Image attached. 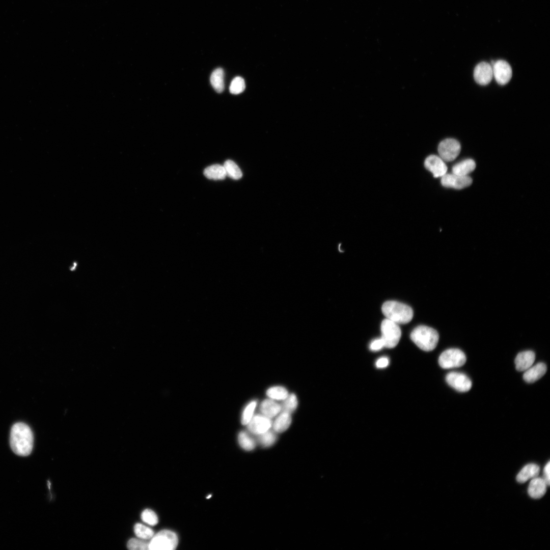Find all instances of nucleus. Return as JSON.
Segmentation results:
<instances>
[{
  "label": "nucleus",
  "mask_w": 550,
  "mask_h": 550,
  "mask_svg": "<svg viewBox=\"0 0 550 550\" xmlns=\"http://www.w3.org/2000/svg\"><path fill=\"white\" fill-rule=\"evenodd\" d=\"M33 432L26 424L18 422L12 426L10 444L14 453L21 456L29 455L33 449Z\"/></svg>",
  "instance_id": "1"
},
{
  "label": "nucleus",
  "mask_w": 550,
  "mask_h": 550,
  "mask_svg": "<svg viewBox=\"0 0 550 550\" xmlns=\"http://www.w3.org/2000/svg\"><path fill=\"white\" fill-rule=\"evenodd\" d=\"M381 310L386 318L398 324L408 323L412 319L414 314L412 309L409 306L394 300L384 302Z\"/></svg>",
  "instance_id": "2"
},
{
  "label": "nucleus",
  "mask_w": 550,
  "mask_h": 550,
  "mask_svg": "<svg viewBox=\"0 0 550 550\" xmlns=\"http://www.w3.org/2000/svg\"><path fill=\"white\" fill-rule=\"evenodd\" d=\"M410 337L418 347L426 351L433 350L436 347L439 339L437 332L426 325H419L415 327Z\"/></svg>",
  "instance_id": "3"
},
{
  "label": "nucleus",
  "mask_w": 550,
  "mask_h": 550,
  "mask_svg": "<svg viewBox=\"0 0 550 550\" xmlns=\"http://www.w3.org/2000/svg\"><path fill=\"white\" fill-rule=\"evenodd\" d=\"M176 534L170 530H162L152 537L149 543V549L173 550L178 544Z\"/></svg>",
  "instance_id": "4"
},
{
  "label": "nucleus",
  "mask_w": 550,
  "mask_h": 550,
  "mask_svg": "<svg viewBox=\"0 0 550 550\" xmlns=\"http://www.w3.org/2000/svg\"><path fill=\"white\" fill-rule=\"evenodd\" d=\"M380 330L384 347L392 348L396 346L401 336L399 324L386 318L381 322Z\"/></svg>",
  "instance_id": "5"
},
{
  "label": "nucleus",
  "mask_w": 550,
  "mask_h": 550,
  "mask_svg": "<svg viewBox=\"0 0 550 550\" xmlns=\"http://www.w3.org/2000/svg\"><path fill=\"white\" fill-rule=\"evenodd\" d=\"M466 361V356L462 351L457 348H450L441 353L438 364L442 368L450 369L462 366Z\"/></svg>",
  "instance_id": "6"
},
{
  "label": "nucleus",
  "mask_w": 550,
  "mask_h": 550,
  "mask_svg": "<svg viewBox=\"0 0 550 550\" xmlns=\"http://www.w3.org/2000/svg\"><path fill=\"white\" fill-rule=\"evenodd\" d=\"M439 156L444 161H452L459 154L461 145L459 142L452 138L446 139L442 141L438 146Z\"/></svg>",
  "instance_id": "7"
},
{
  "label": "nucleus",
  "mask_w": 550,
  "mask_h": 550,
  "mask_svg": "<svg viewBox=\"0 0 550 550\" xmlns=\"http://www.w3.org/2000/svg\"><path fill=\"white\" fill-rule=\"evenodd\" d=\"M493 77L500 85H506L512 76V70L510 64L506 61L499 60L491 64Z\"/></svg>",
  "instance_id": "8"
},
{
  "label": "nucleus",
  "mask_w": 550,
  "mask_h": 550,
  "mask_svg": "<svg viewBox=\"0 0 550 550\" xmlns=\"http://www.w3.org/2000/svg\"><path fill=\"white\" fill-rule=\"evenodd\" d=\"M446 381L450 387L460 392L469 391L472 385L471 379L465 374L459 372L448 373Z\"/></svg>",
  "instance_id": "9"
},
{
  "label": "nucleus",
  "mask_w": 550,
  "mask_h": 550,
  "mask_svg": "<svg viewBox=\"0 0 550 550\" xmlns=\"http://www.w3.org/2000/svg\"><path fill=\"white\" fill-rule=\"evenodd\" d=\"M441 182L444 187L461 189L469 186L472 183V179L469 176L446 173L441 177Z\"/></svg>",
  "instance_id": "10"
},
{
  "label": "nucleus",
  "mask_w": 550,
  "mask_h": 550,
  "mask_svg": "<svg viewBox=\"0 0 550 550\" xmlns=\"http://www.w3.org/2000/svg\"><path fill=\"white\" fill-rule=\"evenodd\" d=\"M473 76L478 84L481 86L488 85L493 78L491 64L486 62L479 63L474 68Z\"/></svg>",
  "instance_id": "11"
},
{
  "label": "nucleus",
  "mask_w": 550,
  "mask_h": 550,
  "mask_svg": "<svg viewBox=\"0 0 550 550\" xmlns=\"http://www.w3.org/2000/svg\"><path fill=\"white\" fill-rule=\"evenodd\" d=\"M424 166L427 170L432 173L435 178L442 177L447 173V167L439 156H428L425 160Z\"/></svg>",
  "instance_id": "12"
},
{
  "label": "nucleus",
  "mask_w": 550,
  "mask_h": 550,
  "mask_svg": "<svg viewBox=\"0 0 550 550\" xmlns=\"http://www.w3.org/2000/svg\"><path fill=\"white\" fill-rule=\"evenodd\" d=\"M247 425L250 432L259 435L269 429L271 426V421L270 418L264 415H257L252 417Z\"/></svg>",
  "instance_id": "13"
},
{
  "label": "nucleus",
  "mask_w": 550,
  "mask_h": 550,
  "mask_svg": "<svg viewBox=\"0 0 550 550\" xmlns=\"http://www.w3.org/2000/svg\"><path fill=\"white\" fill-rule=\"evenodd\" d=\"M547 486V485L543 478L536 477L532 478L529 483L528 494L532 498L540 499L545 493Z\"/></svg>",
  "instance_id": "14"
},
{
  "label": "nucleus",
  "mask_w": 550,
  "mask_h": 550,
  "mask_svg": "<svg viewBox=\"0 0 550 550\" xmlns=\"http://www.w3.org/2000/svg\"><path fill=\"white\" fill-rule=\"evenodd\" d=\"M535 359V354L532 351L519 352L514 360L516 369L518 371H525L533 365Z\"/></svg>",
  "instance_id": "15"
},
{
  "label": "nucleus",
  "mask_w": 550,
  "mask_h": 550,
  "mask_svg": "<svg viewBox=\"0 0 550 550\" xmlns=\"http://www.w3.org/2000/svg\"><path fill=\"white\" fill-rule=\"evenodd\" d=\"M547 367L543 363H539L530 367L525 371L523 374L524 380L528 383H533L541 378L546 373Z\"/></svg>",
  "instance_id": "16"
},
{
  "label": "nucleus",
  "mask_w": 550,
  "mask_h": 550,
  "mask_svg": "<svg viewBox=\"0 0 550 550\" xmlns=\"http://www.w3.org/2000/svg\"><path fill=\"white\" fill-rule=\"evenodd\" d=\"M540 472L539 466L534 463L525 465L518 473L516 480L520 483H524L529 479L537 477Z\"/></svg>",
  "instance_id": "17"
},
{
  "label": "nucleus",
  "mask_w": 550,
  "mask_h": 550,
  "mask_svg": "<svg viewBox=\"0 0 550 550\" xmlns=\"http://www.w3.org/2000/svg\"><path fill=\"white\" fill-rule=\"evenodd\" d=\"M476 168V163L472 159L463 160L453 166L452 173L461 175L468 176Z\"/></svg>",
  "instance_id": "18"
},
{
  "label": "nucleus",
  "mask_w": 550,
  "mask_h": 550,
  "mask_svg": "<svg viewBox=\"0 0 550 550\" xmlns=\"http://www.w3.org/2000/svg\"><path fill=\"white\" fill-rule=\"evenodd\" d=\"M260 410L264 416L271 418L281 410V405L271 399L263 400L260 404Z\"/></svg>",
  "instance_id": "19"
},
{
  "label": "nucleus",
  "mask_w": 550,
  "mask_h": 550,
  "mask_svg": "<svg viewBox=\"0 0 550 550\" xmlns=\"http://www.w3.org/2000/svg\"><path fill=\"white\" fill-rule=\"evenodd\" d=\"M204 175L207 178L213 180H223L227 176L224 166L218 164H213L205 168Z\"/></svg>",
  "instance_id": "20"
},
{
  "label": "nucleus",
  "mask_w": 550,
  "mask_h": 550,
  "mask_svg": "<svg viewBox=\"0 0 550 550\" xmlns=\"http://www.w3.org/2000/svg\"><path fill=\"white\" fill-rule=\"evenodd\" d=\"M210 83L217 93H222L224 89V72L222 68L215 69L212 72L210 78Z\"/></svg>",
  "instance_id": "21"
},
{
  "label": "nucleus",
  "mask_w": 550,
  "mask_h": 550,
  "mask_svg": "<svg viewBox=\"0 0 550 550\" xmlns=\"http://www.w3.org/2000/svg\"><path fill=\"white\" fill-rule=\"evenodd\" d=\"M291 423V417L290 414L282 412L274 421L272 427L276 432H283L287 430Z\"/></svg>",
  "instance_id": "22"
},
{
  "label": "nucleus",
  "mask_w": 550,
  "mask_h": 550,
  "mask_svg": "<svg viewBox=\"0 0 550 550\" xmlns=\"http://www.w3.org/2000/svg\"><path fill=\"white\" fill-rule=\"evenodd\" d=\"M226 176L230 178L238 180L240 179L242 176V173L239 168V167L231 160H227L223 165Z\"/></svg>",
  "instance_id": "23"
},
{
  "label": "nucleus",
  "mask_w": 550,
  "mask_h": 550,
  "mask_svg": "<svg viewBox=\"0 0 550 550\" xmlns=\"http://www.w3.org/2000/svg\"><path fill=\"white\" fill-rule=\"evenodd\" d=\"M238 443L242 448L246 451H251L256 447L255 439L248 433L240 432L238 436Z\"/></svg>",
  "instance_id": "24"
},
{
  "label": "nucleus",
  "mask_w": 550,
  "mask_h": 550,
  "mask_svg": "<svg viewBox=\"0 0 550 550\" xmlns=\"http://www.w3.org/2000/svg\"><path fill=\"white\" fill-rule=\"evenodd\" d=\"M297 406V398L295 394H291L288 395L287 397L284 399V401L281 405V410L282 412H285L290 414L296 409Z\"/></svg>",
  "instance_id": "25"
},
{
  "label": "nucleus",
  "mask_w": 550,
  "mask_h": 550,
  "mask_svg": "<svg viewBox=\"0 0 550 550\" xmlns=\"http://www.w3.org/2000/svg\"><path fill=\"white\" fill-rule=\"evenodd\" d=\"M271 430H267L258 435V442L263 447L272 446L277 440L276 433Z\"/></svg>",
  "instance_id": "26"
},
{
  "label": "nucleus",
  "mask_w": 550,
  "mask_h": 550,
  "mask_svg": "<svg viewBox=\"0 0 550 550\" xmlns=\"http://www.w3.org/2000/svg\"><path fill=\"white\" fill-rule=\"evenodd\" d=\"M267 395L270 398L276 400H284L288 395L287 390L283 387L276 386L268 389L266 391Z\"/></svg>",
  "instance_id": "27"
},
{
  "label": "nucleus",
  "mask_w": 550,
  "mask_h": 550,
  "mask_svg": "<svg viewBox=\"0 0 550 550\" xmlns=\"http://www.w3.org/2000/svg\"><path fill=\"white\" fill-rule=\"evenodd\" d=\"M134 531L136 536L142 539H149L154 536L153 531L150 528L141 524L134 526Z\"/></svg>",
  "instance_id": "28"
},
{
  "label": "nucleus",
  "mask_w": 550,
  "mask_h": 550,
  "mask_svg": "<svg viewBox=\"0 0 550 550\" xmlns=\"http://www.w3.org/2000/svg\"><path fill=\"white\" fill-rule=\"evenodd\" d=\"M245 88L244 80L240 76L235 77L232 80L229 88L230 92L233 94L242 93Z\"/></svg>",
  "instance_id": "29"
},
{
  "label": "nucleus",
  "mask_w": 550,
  "mask_h": 550,
  "mask_svg": "<svg viewBox=\"0 0 550 550\" xmlns=\"http://www.w3.org/2000/svg\"><path fill=\"white\" fill-rule=\"evenodd\" d=\"M256 404V401H252L245 407L241 417V423L243 425H247L253 417Z\"/></svg>",
  "instance_id": "30"
},
{
  "label": "nucleus",
  "mask_w": 550,
  "mask_h": 550,
  "mask_svg": "<svg viewBox=\"0 0 550 550\" xmlns=\"http://www.w3.org/2000/svg\"><path fill=\"white\" fill-rule=\"evenodd\" d=\"M127 547L131 550H146L149 549V543L142 540L132 538L128 541Z\"/></svg>",
  "instance_id": "31"
},
{
  "label": "nucleus",
  "mask_w": 550,
  "mask_h": 550,
  "mask_svg": "<svg viewBox=\"0 0 550 550\" xmlns=\"http://www.w3.org/2000/svg\"><path fill=\"white\" fill-rule=\"evenodd\" d=\"M142 519L150 525H155L158 522V517L156 513L150 509H146L142 513Z\"/></svg>",
  "instance_id": "32"
},
{
  "label": "nucleus",
  "mask_w": 550,
  "mask_h": 550,
  "mask_svg": "<svg viewBox=\"0 0 550 550\" xmlns=\"http://www.w3.org/2000/svg\"><path fill=\"white\" fill-rule=\"evenodd\" d=\"M384 347V342L381 337L372 341L369 346L370 350L374 351L380 350Z\"/></svg>",
  "instance_id": "33"
},
{
  "label": "nucleus",
  "mask_w": 550,
  "mask_h": 550,
  "mask_svg": "<svg viewBox=\"0 0 550 550\" xmlns=\"http://www.w3.org/2000/svg\"><path fill=\"white\" fill-rule=\"evenodd\" d=\"M549 474H550V463H549V461H548V462L546 463V464L545 465V466L544 468V470H543V476H544V478H543L544 479V480H545V482L546 483L547 486L549 485V483H550L549 482H550V475H549Z\"/></svg>",
  "instance_id": "34"
},
{
  "label": "nucleus",
  "mask_w": 550,
  "mask_h": 550,
  "mask_svg": "<svg viewBox=\"0 0 550 550\" xmlns=\"http://www.w3.org/2000/svg\"><path fill=\"white\" fill-rule=\"evenodd\" d=\"M389 364V360L387 357L383 356L379 358L376 362V366L378 368H383L387 367Z\"/></svg>",
  "instance_id": "35"
},
{
  "label": "nucleus",
  "mask_w": 550,
  "mask_h": 550,
  "mask_svg": "<svg viewBox=\"0 0 550 550\" xmlns=\"http://www.w3.org/2000/svg\"><path fill=\"white\" fill-rule=\"evenodd\" d=\"M210 497H211V495L209 496L208 497H207V498L209 499V498H210Z\"/></svg>",
  "instance_id": "36"
}]
</instances>
